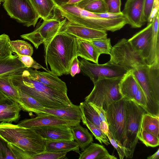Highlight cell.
Segmentation results:
<instances>
[{"mask_svg":"<svg viewBox=\"0 0 159 159\" xmlns=\"http://www.w3.org/2000/svg\"><path fill=\"white\" fill-rule=\"evenodd\" d=\"M152 28V22L148 23L145 28L128 40L134 49L144 60L145 62L150 49Z\"/></svg>","mask_w":159,"mask_h":159,"instance_id":"4fadbf2b","label":"cell"},{"mask_svg":"<svg viewBox=\"0 0 159 159\" xmlns=\"http://www.w3.org/2000/svg\"><path fill=\"white\" fill-rule=\"evenodd\" d=\"M45 140H74L70 127L66 124L31 128Z\"/></svg>","mask_w":159,"mask_h":159,"instance_id":"7c38bea8","label":"cell"},{"mask_svg":"<svg viewBox=\"0 0 159 159\" xmlns=\"http://www.w3.org/2000/svg\"><path fill=\"white\" fill-rule=\"evenodd\" d=\"M9 36L5 34L0 35V60L13 55Z\"/></svg>","mask_w":159,"mask_h":159,"instance_id":"d590c367","label":"cell"},{"mask_svg":"<svg viewBox=\"0 0 159 159\" xmlns=\"http://www.w3.org/2000/svg\"><path fill=\"white\" fill-rule=\"evenodd\" d=\"M159 11V0H144L143 20L144 23L152 22L155 14Z\"/></svg>","mask_w":159,"mask_h":159,"instance_id":"836d02e7","label":"cell"},{"mask_svg":"<svg viewBox=\"0 0 159 159\" xmlns=\"http://www.w3.org/2000/svg\"><path fill=\"white\" fill-rule=\"evenodd\" d=\"M79 159H116L102 145L92 142L81 153Z\"/></svg>","mask_w":159,"mask_h":159,"instance_id":"603a6c76","label":"cell"},{"mask_svg":"<svg viewBox=\"0 0 159 159\" xmlns=\"http://www.w3.org/2000/svg\"><path fill=\"white\" fill-rule=\"evenodd\" d=\"M19 60L27 68H34L35 70L42 69L47 72V69L37 63L30 56L17 55Z\"/></svg>","mask_w":159,"mask_h":159,"instance_id":"60d3db41","label":"cell"},{"mask_svg":"<svg viewBox=\"0 0 159 159\" xmlns=\"http://www.w3.org/2000/svg\"><path fill=\"white\" fill-rule=\"evenodd\" d=\"M83 0H70L66 4L69 5H76ZM66 5V4H65Z\"/></svg>","mask_w":159,"mask_h":159,"instance_id":"816d5d0a","label":"cell"},{"mask_svg":"<svg viewBox=\"0 0 159 159\" xmlns=\"http://www.w3.org/2000/svg\"><path fill=\"white\" fill-rule=\"evenodd\" d=\"M10 44L13 52L17 55H27L31 57L33 48L30 44L24 40H10Z\"/></svg>","mask_w":159,"mask_h":159,"instance_id":"1f68e13d","label":"cell"},{"mask_svg":"<svg viewBox=\"0 0 159 159\" xmlns=\"http://www.w3.org/2000/svg\"><path fill=\"white\" fill-rule=\"evenodd\" d=\"M140 127L159 138V117L145 113L142 117Z\"/></svg>","mask_w":159,"mask_h":159,"instance_id":"f546056e","label":"cell"},{"mask_svg":"<svg viewBox=\"0 0 159 159\" xmlns=\"http://www.w3.org/2000/svg\"><path fill=\"white\" fill-rule=\"evenodd\" d=\"M79 106L82 113L86 117L103 132L102 126L98 114L93 107L88 102L85 101L81 102Z\"/></svg>","mask_w":159,"mask_h":159,"instance_id":"4dcf8cb0","label":"cell"},{"mask_svg":"<svg viewBox=\"0 0 159 159\" xmlns=\"http://www.w3.org/2000/svg\"><path fill=\"white\" fill-rule=\"evenodd\" d=\"M77 42V56L98 64V59L100 55L93 45L88 41L78 38Z\"/></svg>","mask_w":159,"mask_h":159,"instance_id":"cb8c5ba5","label":"cell"},{"mask_svg":"<svg viewBox=\"0 0 159 159\" xmlns=\"http://www.w3.org/2000/svg\"><path fill=\"white\" fill-rule=\"evenodd\" d=\"M80 71V61L78 57H75L73 59L70 69V74L72 77L79 73Z\"/></svg>","mask_w":159,"mask_h":159,"instance_id":"bcb514c9","label":"cell"},{"mask_svg":"<svg viewBox=\"0 0 159 159\" xmlns=\"http://www.w3.org/2000/svg\"><path fill=\"white\" fill-rule=\"evenodd\" d=\"M94 0H83L75 5L79 8L84 9L87 4L90 2Z\"/></svg>","mask_w":159,"mask_h":159,"instance_id":"c3c4849f","label":"cell"},{"mask_svg":"<svg viewBox=\"0 0 159 159\" xmlns=\"http://www.w3.org/2000/svg\"><path fill=\"white\" fill-rule=\"evenodd\" d=\"M18 124L24 127L32 128L62 124H66L71 127L78 124L68 122L48 114L42 113L38 114L35 118L22 120Z\"/></svg>","mask_w":159,"mask_h":159,"instance_id":"e0dca14e","label":"cell"},{"mask_svg":"<svg viewBox=\"0 0 159 159\" xmlns=\"http://www.w3.org/2000/svg\"><path fill=\"white\" fill-rule=\"evenodd\" d=\"M97 111L100 120L102 123L103 133L107 136L108 130V124L106 119L105 111L101 107L98 106L91 103H89Z\"/></svg>","mask_w":159,"mask_h":159,"instance_id":"b9f144b4","label":"cell"},{"mask_svg":"<svg viewBox=\"0 0 159 159\" xmlns=\"http://www.w3.org/2000/svg\"><path fill=\"white\" fill-rule=\"evenodd\" d=\"M122 78L99 79L93 84L94 87L85 98V101L101 107L106 111L110 104L123 98L119 89Z\"/></svg>","mask_w":159,"mask_h":159,"instance_id":"5b68a950","label":"cell"},{"mask_svg":"<svg viewBox=\"0 0 159 159\" xmlns=\"http://www.w3.org/2000/svg\"><path fill=\"white\" fill-rule=\"evenodd\" d=\"M18 90L20 99V106L21 109L37 115L43 113L44 107L40 103L33 98Z\"/></svg>","mask_w":159,"mask_h":159,"instance_id":"83f0119b","label":"cell"},{"mask_svg":"<svg viewBox=\"0 0 159 159\" xmlns=\"http://www.w3.org/2000/svg\"><path fill=\"white\" fill-rule=\"evenodd\" d=\"M25 70L32 78L44 84L67 93V89L66 83L51 71H40L31 68H27Z\"/></svg>","mask_w":159,"mask_h":159,"instance_id":"2e32d148","label":"cell"},{"mask_svg":"<svg viewBox=\"0 0 159 159\" xmlns=\"http://www.w3.org/2000/svg\"><path fill=\"white\" fill-rule=\"evenodd\" d=\"M107 7V12L119 13L121 12V0H104Z\"/></svg>","mask_w":159,"mask_h":159,"instance_id":"ee69618b","label":"cell"},{"mask_svg":"<svg viewBox=\"0 0 159 159\" xmlns=\"http://www.w3.org/2000/svg\"><path fill=\"white\" fill-rule=\"evenodd\" d=\"M21 110L19 105L11 99L7 98L0 102V123L18 121Z\"/></svg>","mask_w":159,"mask_h":159,"instance_id":"ffe728a7","label":"cell"},{"mask_svg":"<svg viewBox=\"0 0 159 159\" xmlns=\"http://www.w3.org/2000/svg\"><path fill=\"white\" fill-rule=\"evenodd\" d=\"M81 120L84 125L88 127L96 139L101 143H103L107 145L110 144L107 136L98 127L88 120L83 113Z\"/></svg>","mask_w":159,"mask_h":159,"instance_id":"d6a6232c","label":"cell"},{"mask_svg":"<svg viewBox=\"0 0 159 159\" xmlns=\"http://www.w3.org/2000/svg\"><path fill=\"white\" fill-rule=\"evenodd\" d=\"M110 61L128 71L146 65L144 60L134 49L128 40L123 38L112 48Z\"/></svg>","mask_w":159,"mask_h":159,"instance_id":"ba28073f","label":"cell"},{"mask_svg":"<svg viewBox=\"0 0 159 159\" xmlns=\"http://www.w3.org/2000/svg\"><path fill=\"white\" fill-rule=\"evenodd\" d=\"M126 106V138L125 157L132 158L138 140L144 110L134 101L125 100Z\"/></svg>","mask_w":159,"mask_h":159,"instance_id":"8992f818","label":"cell"},{"mask_svg":"<svg viewBox=\"0 0 159 159\" xmlns=\"http://www.w3.org/2000/svg\"><path fill=\"white\" fill-rule=\"evenodd\" d=\"M45 150L47 151L67 152L72 151L80 153L79 145L74 140L72 141L45 140Z\"/></svg>","mask_w":159,"mask_h":159,"instance_id":"d4e9b609","label":"cell"},{"mask_svg":"<svg viewBox=\"0 0 159 159\" xmlns=\"http://www.w3.org/2000/svg\"><path fill=\"white\" fill-rule=\"evenodd\" d=\"M139 87L137 80L130 71L123 76L119 84L120 93L123 98L126 100H134Z\"/></svg>","mask_w":159,"mask_h":159,"instance_id":"44dd1931","label":"cell"},{"mask_svg":"<svg viewBox=\"0 0 159 159\" xmlns=\"http://www.w3.org/2000/svg\"><path fill=\"white\" fill-rule=\"evenodd\" d=\"M70 128L74 139L82 151L93 141L92 134L87 129L82 127L80 124Z\"/></svg>","mask_w":159,"mask_h":159,"instance_id":"484cf974","label":"cell"},{"mask_svg":"<svg viewBox=\"0 0 159 159\" xmlns=\"http://www.w3.org/2000/svg\"><path fill=\"white\" fill-rule=\"evenodd\" d=\"M19 59L17 54L0 60V76H9L27 68Z\"/></svg>","mask_w":159,"mask_h":159,"instance_id":"7402d4cb","label":"cell"},{"mask_svg":"<svg viewBox=\"0 0 159 159\" xmlns=\"http://www.w3.org/2000/svg\"><path fill=\"white\" fill-rule=\"evenodd\" d=\"M40 18L45 20L52 16L56 7L53 0H30Z\"/></svg>","mask_w":159,"mask_h":159,"instance_id":"4316f807","label":"cell"},{"mask_svg":"<svg viewBox=\"0 0 159 159\" xmlns=\"http://www.w3.org/2000/svg\"><path fill=\"white\" fill-rule=\"evenodd\" d=\"M88 41L93 45L100 55L110 54L112 48L110 38H107Z\"/></svg>","mask_w":159,"mask_h":159,"instance_id":"e575fe53","label":"cell"},{"mask_svg":"<svg viewBox=\"0 0 159 159\" xmlns=\"http://www.w3.org/2000/svg\"><path fill=\"white\" fill-rule=\"evenodd\" d=\"M60 31L70 34L78 39L86 41L107 38L106 31L75 24L68 20L62 26Z\"/></svg>","mask_w":159,"mask_h":159,"instance_id":"5bb4252c","label":"cell"},{"mask_svg":"<svg viewBox=\"0 0 159 159\" xmlns=\"http://www.w3.org/2000/svg\"><path fill=\"white\" fill-rule=\"evenodd\" d=\"M3 6L11 18L27 27H34L40 18L30 0H4Z\"/></svg>","mask_w":159,"mask_h":159,"instance_id":"30bf717a","label":"cell"},{"mask_svg":"<svg viewBox=\"0 0 159 159\" xmlns=\"http://www.w3.org/2000/svg\"><path fill=\"white\" fill-rule=\"evenodd\" d=\"M7 98L0 91V102L5 100Z\"/></svg>","mask_w":159,"mask_h":159,"instance_id":"f5cc1de1","label":"cell"},{"mask_svg":"<svg viewBox=\"0 0 159 159\" xmlns=\"http://www.w3.org/2000/svg\"><path fill=\"white\" fill-rule=\"evenodd\" d=\"M56 6H60L66 4L70 0H53Z\"/></svg>","mask_w":159,"mask_h":159,"instance_id":"681fc988","label":"cell"},{"mask_svg":"<svg viewBox=\"0 0 159 159\" xmlns=\"http://www.w3.org/2000/svg\"><path fill=\"white\" fill-rule=\"evenodd\" d=\"M80 70L93 83L102 78H122L128 72L110 61L102 64L92 63L84 59L80 61Z\"/></svg>","mask_w":159,"mask_h":159,"instance_id":"8fae6325","label":"cell"},{"mask_svg":"<svg viewBox=\"0 0 159 159\" xmlns=\"http://www.w3.org/2000/svg\"><path fill=\"white\" fill-rule=\"evenodd\" d=\"M8 79L18 90L35 99L44 107L59 109L72 104L67 93L47 86L32 78L25 69L8 76Z\"/></svg>","mask_w":159,"mask_h":159,"instance_id":"6da1fadb","label":"cell"},{"mask_svg":"<svg viewBox=\"0 0 159 159\" xmlns=\"http://www.w3.org/2000/svg\"><path fill=\"white\" fill-rule=\"evenodd\" d=\"M144 0H127L122 11L127 24L133 28L141 27L144 23Z\"/></svg>","mask_w":159,"mask_h":159,"instance_id":"9a60e30c","label":"cell"},{"mask_svg":"<svg viewBox=\"0 0 159 159\" xmlns=\"http://www.w3.org/2000/svg\"><path fill=\"white\" fill-rule=\"evenodd\" d=\"M84 9L93 13H102L107 12V6L104 0H96L92 1Z\"/></svg>","mask_w":159,"mask_h":159,"instance_id":"74e56055","label":"cell"},{"mask_svg":"<svg viewBox=\"0 0 159 159\" xmlns=\"http://www.w3.org/2000/svg\"><path fill=\"white\" fill-rule=\"evenodd\" d=\"M107 134V136L110 141V143L116 149L120 158L123 159L125 157V148L118 143L115 140L112 134L108 130Z\"/></svg>","mask_w":159,"mask_h":159,"instance_id":"7bdbcfd3","label":"cell"},{"mask_svg":"<svg viewBox=\"0 0 159 159\" xmlns=\"http://www.w3.org/2000/svg\"><path fill=\"white\" fill-rule=\"evenodd\" d=\"M0 91L7 98L20 105V99L17 89L10 82L8 76H0Z\"/></svg>","mask_w":159,"mask_h":159,"instance_id":"f1b7e54d","label":"cell"},{"mask_svg":"<svg viewBox=\"0 0 159 159\" xmlns=\"http://www.w3.org/2000/svg\"><path fill=\"white\" fill-rule=\"evenodd\" d=\"M108 130L125 149L126 145V106L123 98L110 104L105 111Z\"/></svg>","mask_w":159,"mask_h":159,"instance_id":"52a82bcc","label":"cell"},{"mask_svg":"<svg viewBox=\"0 0 159 159\" xmlns=\"http://www.w3.org/2000/svg\"><path fill=\"white\" fill-rule=\"evenodd\" d=\"M148 159H159V149L158 148L156 152L152 155L149 156L147 157Z\"/></svg>","mask_w":159,"mask_h":159,"instance_id":"f907efd6","label":"cell"},{"mask_svg":"<svg viewBox=\"0 0 159 159\" xmlns=\"http://www.w3.org/2000/svg\"><path fill=\"white\" fill-rule=\"evenodd\" d=\"M134 101L142 107L146 112L147 108L146 99L144 93L140 87L136 93Z\"/></svg>","mask_w":159,"mask_h":159,"instance_id":"f6af8a7d","label":"cell"},{"mask_svg":"<svg viewBox=\"0 0 159 159\" xmlns=\"http://www.w3.org/2000/svg\"><path fill=\"white\" fill-rule=\"evenodd\" d=\"M4 0H0V4H1V2H4Z\"/></svg>","mask_w":159,"mask_h":159,"instance_id":"db71d44e","label":"cell"},{"mask_svg":"<svg viewBox=\"0 0 159 159\" xmlns=\"http://www.w3.org/2000/svg\"><path fill=\"white\" fill-rule=\"evenodd\" d=\"M75 36L61 31L43 44L45 62L51 71L58 76L70 74L74 58L77 56Z\"/></svg>","mask_w":159,"mask_h":159,"instance_id":"7a4b0ae2","label":"cell"},{"mask_svg":"<svg viewBox=\"0 0 159 159\" xmlns=\"http://www.w3.org/2000/svg\"><path fill=\"white\" fill-rule=\"evenodd\" d=\"M0 135L21 149L18 152L19 159H31L33 155L46 151L45 140L31 128L2 122L0 123Z\"/></svg>","mask_w":159,"mask_h":159,"instance_id":"3957f363","label":"cell"},{"mask_svg":"<svg viewBox=\"0 0 159 159\" xmlns=\"http://www.w3.org/2000/svg\"><path fill=\"white\" fill-rule=\"evenodd\" d=\"M130 71L145 95L146 112L159 117V65H145Z\"/></svg>","mask_w":159,"mask_h":159,"instance_id":"277c9868","label":"cell"},{"mask_svg":"<svg viewBox=\"0 0 159 159\" xmlns=\"http://www.w3.org/2000/svg\"><path fill=\"white\" fill-rule=\"evenodd\" d=\"M67 152H53L45 151L32 156L31 159H64Z\"/></svg>","mask_w":159,"mask_h":159,"instance_id":"ab89813d","label":"cell"},{"mask_svg":"<svg viewBox=\"0 0 159 159\" xmlns=\"http://www.w3.org/2000/svg\"><path fill=\"white\" fill-rule=\"evenodd\" d=\"M94 14L101 17L107 19H114L124 17L122 11L119 13L106 12L102 13Z\"/></svg>","mask_w":159,"mask_h":159,"instance_id":"7dc6e473","label":"cell"},{"mask_svg":"<svg viewBox=\"0 0 159 159\" xmlns=\"http://www.w3.org/2000/svg\"><path fill=\"white\" fill-rule=\"evenodd\" d=\"M159 11L154 16L152 21V34L149 55L146 61L151 66L159 65Z\"/></svg>","mask_w":159,"mask_h":159,"instance_id":"d6986e66","label":"cell"},{"mask_svg":"<svg viewBox=\"0 0 159 159\" xmlns=\"http://www.w3.org/2000/svg\"><path fill=\"white\" fill-rule=\"evenodd\" d=\"M58 12L54 14L52 17L43 20L41 25L32 32L22 34L20 37L30 41L35 48L38 49L40 45L57 34L67 20L65 18L61 20L58 11Z\"/></svg>","mask_w":159,"mask_h":159,"instance_id":"9c48e42d","label":"cell"},{"mask_svg":"<svg viewBox=\"0 0 159 159\" xmlns=\"http://www.w3.org/2000/svg\"><path fill=\"white\" fill-rule=\"evenodd\" d=\"M43 113L48 114L65 121L80 124L82 115L79 105L72 104L67 107L59 109H51L44 107Z\"/></svg>","mask_w":159,"mask_h":159,"instance_id":"ac0fdd59","label":"cell"},{"mask_svg":"<svg viewBox=\"0 0 159 159\" xmlns=\"http://www.w3.org/2000/svg\"><path fill=\"white\" fill-rule=\"evenodd\" d=\"M138 139L147 147H155L159 144L158 138L143 130L141 127L138 134Z\"/></svg>","mask_w":159,"mask_h":159,"instance_id":"8d00e7d4","label":"cell"},{"mask_svg":"<svg viewBox=\"0 0 159 159\" xmlns=\"http://www.w3.org/2000/svg\"><path fill=\"white\" fill-rule=\"evenodd\" d=\"M16 158L10 146V143L0 135V159Z\"/></svg>","mask_w":159,"mask_h":159,"instance_id":"f35d334b","label":"cell"}]
</instances>
